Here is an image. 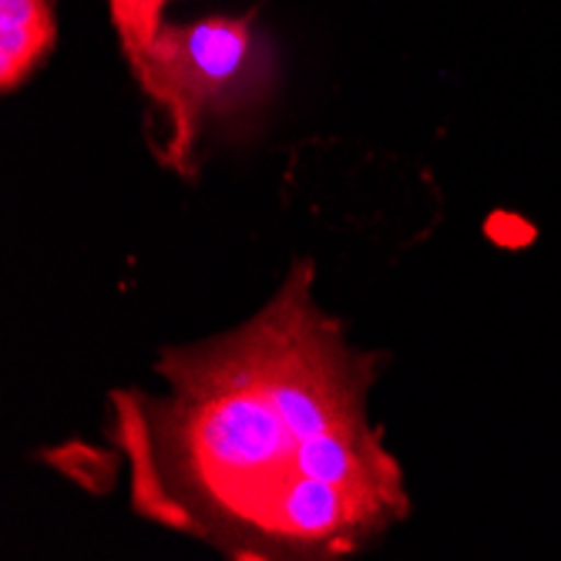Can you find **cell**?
<instances>
[{
    "label": "cell",
    "instance_id": "1",
    "mask_svg": "<svg viewBox=\"0 0 561 561\" xmlns=\"http://www.w3.org/2000/svg\"><path fill=\"white\" fill-rule=\"evenodd\" d=\"M179 387L182 465L206 497L239 518L249 501L296 468L299 440L260 377L245 333L202 364L165 367Z\"/></svg>",
    "mask_w": 561,
    "mask_h": 561
},
{
    "label": "cell",
    "instance_id": "2",
    "mask_svg": "<svg viewBox=\"0 0 561 561\" xmlns=\"http://www.w3.org/2000/svg\"><path fill=\"white\" fill-rule=\"evenodd\" d=\"M131 75L169 122L162 162L192 175L195 141L213 118H229L266 101L276 65L252 18H202L165 24Z\"/></svg>",
    "mask_w": 561,
    "mask_h": 561
},
{
    "label": "cell",
    "instance_id": "3",
    "mask_svg": "<svg viewBox=\"0 0 561 561\" xmlns=\"http://www.w3.org/2000/svg\"><path fill=\"white\" fill-rule=\"evenodd\" d=\"M260 377L293 437L302 444L327 431L364 427L360 387L353 383L346 353L323 336L299 289H286L266 317L245 330Z\"/></svg>",
    "mask_w": 561,
    "mask_h": 561
},
{
    "label": "cell",
    "instance_id": "4",
    "mask_svg": "<svg viewBox=\"0 0 561 561\" xmlns=\"http://www.w3.org/2000/svg\"><path fill=\"white\" fill-rule=\"evenodd\" d=\"M383 512L393 515L380 501L313 474L289 471L256 501H249L236 522L293 545H340L353 531L374 528Z\"/></svg>",
    "mask_w": 561,
    "mask_h": 561
},
{
    "label": "cell",
    "instance_id": "5",
    "mask_svg": "<svg viewBox=\"0 0 561 561\" xmlns=\"http://www.w3.org/2000/svg\"><path fill=\"white\" fill-rule=\"evenodd\" d=\"M58 21L50 0H0V88L11 94L50 55Z\"/></svg>",
    "mask_w": 561,
    "mask_h": 561
},
{
    "label": "cell",
    "instance_id": "6",
    "mask_svg": "<svg viewBox=\"0 0 561 561\" xmlns=\"http://www.w3.org/2000/svg\"><path fill=\"white\" fill-rule=\"evenodd\" d=\"M165 4L169 0H108L112 24H115V34L122 41L128 65L138 61L151 47V41L159 37V31L165 27L162 21Z\"/></svg>",
    "mask_w": 561,
    "mask_h": 561
}]
</instances>
